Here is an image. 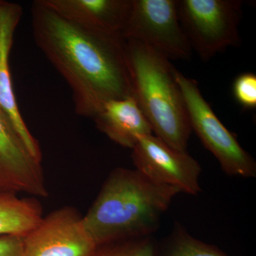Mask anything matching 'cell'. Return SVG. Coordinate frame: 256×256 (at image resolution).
Segmentation results:
<instances>
[{
    "mask_svg": "<svg viewBox=\"0 0 256 256\" xmlns=\"http://www.w3.org/2000/svg\"><path fill=\"white\" fill-rule=\"evenodd\" d=\"M32 28L37 47L68 84L75 112L92 118L106 102L133 96L126 41L72 22L36 0Z\"/></svg>",
    "mask_w": 256,
    "mask_h": 256,
    "instance_id": "cell-1",
    "label": "cell"
},
{
    "mask_svg": "<svg viewBox=\"0 0 256 256\" xmlns=\"http://www.w3.org/2000/svg\"><path fill=\"white\" fill-rule=\"evenodd\" d=\"M178 188L153 182L137 170L111 172L86 214L84 224L96 245L150 236Z\"/></svg>",
    "mask_w": 256,
    "mask_h": 256,
    "instance_id": "cell-2",
    "label": "cell"
},
{
    "mask_svg": "<svg viewBox=\"0 0 256 256\" xmlns=\"http://www.w3.org/2000/svg\"><path fill=\"white\" fill-rule=\"evenodd\" d=\"M133 96L152 133L176 150L186 152L192 131L174 66L144 44L126 40Z\"/></svg>",
    "mask_w": 256,
    "mask_h": 256,
    "instance_id": "cell-3",
    "label": "cell"
},
{
    "mask_svg": "<svg viewBox=\"0 0 256 256\" xmlns=\"http://www.w3.org/2000/svg\"><path fill=\"white\" fill-rule=\"evenodd\" d=\"M242 4L238 0H176L182 28L202 60L240 43Z\"/></svg>",
    "mask_w": 256,
    "mask_h": 256,
    "instance_id": "cell-4",
    "label": "cell"
},
{
    "mask_svg": "<svg viewBox=\"0 0 256 256\" xmlns=\"http://www.w3.org/2000/svg\"><path fill=\"white\" fill-rule=\"evenodd\" d=\"M175 75L184 100L192 130L200 138L204 146L218 160L224 172L229 176L256 178L255 160L216 116L202 96L196 80L185 76L178 70Z\"/></svg>",
    "mask_w": 256,
    "mask_h": 256,
    "instance_id": "cell-5",
    "label": "cell"
},
{
    "mask_svg": "<svg viewBox=\"0 0 256 256\" xmlns=\"http://www.w3.org/2000/svg\"><path fill=\"white\" fill-rule=\"evenodd\" d=\"M124 40L144 44L168 60H188L192 46L178 20L176 0H132Z\"/></svg>",
    "mask_w": 256,
    "mask_h": 256,
    "instance_id": "cell-6",
    "label": "cell"
},
{
    "mask_svg": "<svg viewBox=\"0 0 256 256\" xmlns=\"http://www.w3.org/2000/svg\"><path fill=\"white\" fill-rule=\"evenodd\" d=\"M132 150L136 170L153 182L190 195L201 192V166L186 152L176 150L153 134L138 138Z\"/></svg>",
    "mask_w": 256,
    "mask_h": 256,
    "instance_id": "cell-7",
    "label": "cell"
},
{
    "mask_svg": "<svg viewBox=\"0 0 256 256\" xmlns=\"http://www.w3.org/2000/svg\"><path fill=\"white\" fill-rule=\"evenodd\" d=\"M97 246L82 216L70 206L43 216L23 238L24 256H90Z\"/></svg>",
    "mask_w": 256,
    "mask_h": 256,
    "instance_id": "cell-8",
    "label": "cell"
},
{
    "mask_svg": "<svg viewBox=\"0 0 256 256\" xmlns=\"http://www.w3.org/2000/svg\"><path fill=\"white\" fill-rule=\"evenodd\" d=\"M48 196L42 162L30 154L0 107V194Z\"/></svg>",
    "mask_w": 256,
    "mask_h": 256,
    "instance_id": "cell-9",
    "label": "cell"
},
{
    "mask_svg": "<svg viewBox=\"0 0 256 256\" xmlns=\"http://www.w3.org/2000/svg\"><path fill=\"white\" fill-rule=\"evenodd\" d=\"M22 15V8L16 3L0 0V107L10 119L15 130L30 154L42 162L40 144L31 132L18 109L10 70V55L15 30Z\"/></svg>",
    "mask_w": 256,
    "mask_h": 256,
    "instance_id": "cell-10",
    "label": "cell"
},
{
    "mask_svg": "<svg viewBox=\"0 0 256 256\" xmlns=\"http://www.w3.org/2000/svg\"><path fill=\"white\" fill-rule=\"evenodd\" d=\"M42 1L57 14L82 28L122 38L132 4V0Z\"/></svg>",
    "mask_w": 256,
    "mask_h": 256,
    "instance_id": "cell-11",
    "label": "cell"
},
{
    "mask_svg": "<svg viewBox=\"0 0 256 256\" xmlns=\"http://www.w3.org/2000/svg\"><path fill=\"white\" fill-rule=\"evenodd\" d=\"M92 119L98 129L111 140L130 149L138 138L153 134L134 96L106 102Z\"/></svg>",
    "mask_w": 256,
    "mask_h": 256,
    "instance_id": "cell-12",
    "label": "cell"
},
{
    "mask_svg": "<svg viewBox=\"0 0 256 256\" xmlns=\"http://www.w3.org/2000/svg\"><path fill=\"white\" fill-rule=\"evenodd\" d=\"M42 218V207L36 198L0 194V236H14L24 238Z\"/></svg>",
    "mask_w": 256,
    "mask_h": 256,
    "instance_id": "cell-13",
    "label": "cell"
},
{
    "mask_svg": "<svg viewBox=\"0 0 256 256\" xmlns=\"http://www.w3.org/2000/svg\"><path fill=\"white\" fill-rule=\"evenodd\" d=\"M158 256H229L218 247L194 238L180 223L158 247Z\"/></svg>",
    "mask_w": 256,
    "mask_h": 256,
    "instance_id": "cell-14",
    "label": "cell"
},
{
    "mask_svg": "<svg viewBox=\"0 0 256 256\" xmlns=\"http://www.w3.org/2000/svg\"><path fill=\"white\" fill-rule=\"evenodd\" d=\"M158 247L150 236L98 246L90 256H158Z\"/></svg>",
    "mask_w": 256,
    "mask_h": 256,
    "instance_id": "cell-15",
    "label": "cell"
},
{
    "mask_svg": "<svg viewBox=\"0 0 256 256\" xmlns=\"http://www.w3.org/2000/svg\"><path fill=\"white\" fill-rule=\"evenodd\" d=\"M233 92L237 102L246 109L256 107V76L244 73L236 77L234 82Z\"/></svg>",
    "mask_w": 256,
    "mask_h": 256,
    "instance_id": "cell-16",
    "label": "cell"
},
{
    "mask_svg": "<svg viewBox=\"0 0 256 256\" xmlns=\"http://www.w3.org/2000/svg\"><path fill=\"white\" fill-rule=\"evenodd\" d=\"M0 256H24L23 238L14 236H0Z\"/></svg>",
    "mask_w": 256,
    "mask_h": 256,
    "instance_id": "cell-17",
    "label": "cell"
}]
</instances>
